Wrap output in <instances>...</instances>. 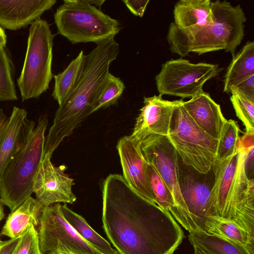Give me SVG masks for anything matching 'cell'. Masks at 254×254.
Masks as SVG:
<instances>
[{"instance_id": "1", "label": "cell", "mask_w": 254, "mask_h": 254, "mask_svg": "<svg viewBox=\"0 0 254 254\" xmlns=\"http://www.w3.org/2000/svg\"><path fill=\"white\" fill-rule=\"evenodd\" d=\"M104 231L120 254H173L184 233L170 212L141 197L122 175L103 184Z\"/></svg>"}, {"instance_id": "2", "label": "cell", "mask_w": 254, "mask_h": 254, "mask_svg": "<svg viewBox=\"0 0 254 254\" xmlns=\"http://www.w3.org/2000/svg\"><path fill=\"white\" fill-rule=\"evenodd\" d=\"M111 38L97 44L84 55L80 77L67 100L57 110L53 124L45 137L44 153L52 155L65 137L70 136L92 111L110 73L111 63L119 53Z\"/></svg>"}, {"instance_id": "3", "label": "cell", "mask_w": 254, "mask_h": 254, "mask_svg": "<svg viewBox=\"0 0 254 254\" xmlns=\"http://www.w3.org/2000/svg\"><path fill=\"white\" fill-rule=\"evenodd\" d=\"M213 21L201 29L184 32L170 23L167 39L172 53L186 57L190 53L198 55L224 50L235 55L244 36L247 18L240 5L227 1H212Z\"/></svg>"}, {"instance_id": "4", "label": "cell", "mask_w": 254, "mask_h": 254, "mask_svg": "<svg viewBox=\"0 0 254 254\" xmlns=\"http://www.w3.org/2000/svg\"><path fill=\"white\" fill-rule=\"evenodd\" d=\"M47 114L41 116L26 145L7 165L0 179V201L11 212L33 193L34 177L44 157Z\"/></svg>"}, {"instance_id": "5", "label": "cell", "mask_w": 254, "mask_h": 254, "mask_svg": "<svg viewBox=\"0 0 254 254\" xmlns=\"http://www.w3.org/2000/svg\"><path fill=\"white\" fill-rule=\"evenodd\" d=\"M54 13L58 33L71 43L98 44L115 36L120 22L84 0H64Z\"/></svg>"}, {"instance_id": "6", "label": "cell", "mask_w": 254, "mask_h": 254, "mask_svg": "<svg viewBox=\"0 0 254 254\" xmlns=\"http://www.w3.org/2000/svg\"><path fill=\"white\" fill-rule=\"evenodd\" d=\"M54 35L49 24L39 18L30 25L26 52L17 83L22 101L38 99L49 87Z\"/></svg>"}, {"instance_id": "7", "label": "cell", "mask_w": 254, "mask_h": 254, "mask_svg": "<svg viewBox=\"0 0 254 254\" xmlns=\"http://www.w3.org/2000/svg\"><path fill=\"white\" fill-rule=\"evenodd\" d=\"M181 99L174 109L168 137L183 163L206 175L216 161L218 140L204 132L184 108Z\"/></svg>"}, {"instance_id": "8", "label": "cell", "mask_w": 254, "mask_h": 254, "mask_svg": "<svg viewBox=\"0 0 254 254\" xmlns=\"http://www.w3.org/2000/svg\"><path fill=\"white\" fill-rule=\"evenodd\" d=\"M245 158V147L239 142L232 156L222 161H215L208 216L234 221L237 204L247 185Z\"/></svg>"}, {"instance_id": "9", "label": "cell", "mask_w": 254, "mask_h": 254, "mask_svg": "<svg viewBox=\"0 0 254 254\" xmlns=\"http://www.w3.org/2000/svg\"><path fill=\"white\" fill-rule=\"evenodd\" d=\"M220 70L217 64L192 63L183 59L167 61L155 77L159 95L191 98Z\"/></svg>"}, {"instance_id": "10", "label": "cell", "mask_w": 254, "mask_h": 254, "mask_svg": "<svg viewBox=\"0 0 254 254\" xmlns=\"http://www.w3.org/2000/svg\"><path fill=\"white\" fill-rule=\"evenodd\" d=\"M60 204L57 203L44 208L38 231L40 254H102L65 220Z\"/></svg>"}, {"instance_id": "11", "label": "cell", "mask_w": 254, "mask_h": 254, "mask_svg": "<svg viewBox=\"0 0 254 254\" xmlns=\"http://www.w3.org/2000/svg\"><path fill=\"white\" fill-rule=\"evenodd\" d=\"M147 162L157 171L170 190L175 201L178 222L184 225L185 206L179 183L178 155L168 136L151 135L141 142Z\"/></svg>"}, {"instance_id": "12", "label": "cell", "mask_w": 254, "mask_h": 254, "mask_svg": "<svg viewBox=\"0 0 254 254\" xmlns=\"http://www.w3.org/2000/svg\"><path fill=\"white\" fill-rule=\"evenodd\" d=\"M52 156L46 154L34 177L33 192L44 207L59 202L72 204L76 197L72 191L73 179L64 173V166H55Z\"/></svg>"}, {"instance_id": "13", "label": "cell", "mask_w": 254, "mask_h": 254, "mask_svg": "<svg viewBox=\"0 0 254 254\" xmlns=\"http://www.w3.org/2000/svg\"><path fill=\"white\" fill-rule=\"evenodd\" d=\"M141 145V142L131 134L121 137L118 141L117 149L123 169V177L131 189L139 196L156 204L149 182L147 162Z\"/></svg>"}, {"instance_id": "14", "label": "cell", "mask_w": 254, "mask_h": 254, "mask_svg": "<svg viewBox=\"0 0 254 254\" xmlns=\"http://www.w3.org/2000/svg\"><path fill=\"white\" fill-rule=\"evenodd\" d=\"M179 183L185 206L183 227L190 233L202 230L208 215L211 187L179 167Z\"/></svg>"}, {"instance_id": "15", "label": "cell", "mask_w": 254, "mask_h": 254, "mask_svg": "<svg viewBox=\"0 0 254 254\" xmlns=\"http://www.w3.org/2000/svg\"><path fill=\"white\" fill-rule=\"evenodd\" d=\"M162 96L144 97L143 106L131 134L140 142L151 135L167 136L169 134L173 111L180 100L171 101Z\"/></svg>"}, {"instance_id": "16", "label": "cell", "mask_w": 254, "mask_h": 254, "mask_svg": "<svg viewBox=\"0 0 254 254\" xmlns=\"http://www.w3.org/2000/svg\"><path fill=\"white\" fill-rule=\"evenodd\" d=\"M35 127L25 109L13 107L0 138V179L7 165L26 145Z\"/></svg>"}, {"instance_id": "17", "label": "cell", "mask_w": 254, "mask_h": 254, "mask_svg": "<svg viewBox=\"0 0 254 254\" xmlns=\"http://www.w3.org/2000/svg\"><path fill=\"white\" fill-rule=\"evenodd\" d=\"M56 0H0V26L17 30L31 25L51 9Z\"/></svg>"}, {"instance_id": "18", "label": "cell", "mask_w": 254, "mask_h": 254, "mask_svg": "<svg viewBox=\"0 0 254 254\" xmlns=\"http://www.w3.org/2000/svg\"><path fill=\"white\" fill-rule=\"evenodd\" d=\"M183 106L194 122L204 132L218 140L223 126L227 121L220 105L203 90L187 101Z\"/></svg>"}, {"instance_id": "19", "label": "cell", "mask_w": 254, "mask_h": 254, "mask_svg": "<svg viewBox=\"0 0 254 254\" xmlns=\"http://www.w3.org/2000/svg\"><path fill=\"white\" fill-rule=\"evenodd\" d=\"M210 0H181L173 10L176 27L184 32L198 30L213 21Z\"/></svg>"}, {"instance_id": "20", "label": "cell", "mask_w": 254, "mask_h": 254, "mask_svg": "<svg viewBox=\"0 0 254 254\" xmlns=\"http://www.w3.org/2000/svg\"><path fill=\"white\" fill-rule=\"evenodd\" d=\"M44 208L36 198L30 196L8 215L0 235L10 239L20 237L31 227L39 225Z\"/></svg>"}, {"instance_id": "21", "label": "cell", "mask_w": 254, "mask_h": 254, "mask_svg": "<svg viewBox=\"0 0 254 254\" xmlns=\"http://www.w3.org/2000/svg\"><path fill=\"white\" fill-rule=\"evenodd\" d=\"M202 231L239 245L254 254V237L233 221L209 215Z\"/></svg>"}, {"instance_id": "22", "label": "cell", "mask_w": 254, "mask_h": 254, "mask_svg": "<svg viewBox=\"0 0 254 254\" xmlns=\"http://www.w3.org/2000/svg\"><path fill=\"white\" fill-rule=\"evenodd\" d=\"M224 78L223 92L230 93L237 84L254 74V42L248 41L232 57Z\"/></svg>"}, {"instance_id": "23", "label": "cell", "mask_w": 254, "mask_h": 254, "mask_svg": "<svg viewBox=\"0 0 254 254\" xmlns=\"http://www.w3.org/2000/svg\"><path fill=\"white\" fill-rule=\"evenodd\" d=\"M61 211L65 220L88 244L102 254H120L116 249L96 232L81 216L70 210L66 204H60Z\"/></svg>"}, {"instance_id": "24", "label": "cell", "mask_w": 254, "mask_h": 254, "mask_svg": "<svg viewBox=\"0 0 254 254\" xmlns=\"http://www.w3.org/2000/svg\"><path fill=\"white\" fill-rule=\"evenodd\" d=\"M84 56L83 51H81L64 71L54 75L55 85L52 95L59 106L65 103L75 87L81 74Z\"/></svg>"}, {"instance_id": "25", "label": "cell", "mask_w": 254, "mask_h": 254, "mask_svg": "<svg viewBox=\"0 0 254 254\" xmlns=\"http://www.w3.org/2000/svg\"><path fill=\"white\" fill-rule=\"evenodd\" d=\"M189 240L206 254H252L239 245L203 231L190 233Z\"/></svg>"}, {"instance_id": "26", "label": "cell", "mask_w": 254, "mask_h": 254, "mask_svg": "<svg viewBox=\"0 0 254 254\" xmlns=\"http://www.w3.org/2000/svg\"><path fill=\"white\" fill-rule=\"evenodd\" d=\"M147 171L155 203L163 210L170 212L177 221L178 213L175 201L168 187L155 168L148 163Z\"/></svg>"}, {"instance_id": "27", "label": "cell", "mask_w": 254, "mask_h": 254, "mask_svg": "<svg viewBox=\"0 0 254 254\" xmlns=\"http://www.w3.org/2000/svg\"><path fill=\"white\" fill-rule=\"evenodd\" d=\"M14 76L11 58L5 47H0V102L17 100Z\"/></svg>"}, {"instance_id": "28", "label": "cell", "mask_w": 254, "mask_h": 254, "mask_svg": "<svg viewBox=\"0 0 254 254\" xmlns=\"http://www.w3.org/2000/svg\"><path fill=\"white\" fill-rule=\"evenodd\" d=\"M240 130L237 123L233 120L225 122L218 140L216 160L222 161L236 151L240 140Z\"/></svg>"}, {"instance_id": "29", "label": "cell", "mask_w": 254, "mask_h": 254, "mask_svg": "<svg viewBox=\"0 0 254 254\" xmlns=\"http://www.w3.org/2000/svg\"><path fill=\"white\" fill-rule=\"evenodd\" d=\"M125 88V85L123 81L110 72L106 83L94 105L92 112L116 104Z\"/></svg>"}, {"instance_id": "30", "label": "cell", "mask_w": 254, "mask_h": 254, "mask_svg": "<svg viewBox=\"0 0 254 254\" xmlns=\"http://www.w3.org/2000/svg\"><path fill=\"white\" fill-rule=\"evenodd\" d=\"M230 100L237 117L243 123L246 132L254 131V101L234 89L230 91Z\"/></svg>"}, {"instance_id": "31", "label": "cell", "mask_w": 254, "mask_h": 254, "mask_svg": "<svg viewBox=\"0 0 254 254\" xmlns=\"http://www.w3.org/2000/svg\"><path fill=\"white\" fill-rule=\"evenodd\" d=\"M14 254H40L38 231L31 227L22 236Z\"/></svg>"}, {"instance_id": "32", "label": "cell", "mask_w": 254, "mask_h": 254, "mask_svg": "<svg viewBox=\"0 0 254 254\" xmlns=\"http://www.w3.org/2000/svg\"><path fill=\"white\" fill-rule=\"evenodd\" d=\"M232 89L236 90L248 99L254 101V74L243 80Z\"/></svg>"}, {"instance_id": "33", "label": "cell", "mask_w": 254, "mask_h": 254, "mask_svg": "<svg viewBox=\"0 0 254 254\" xmlns=\"http://www.w3.org/2000/svg\"><path fill=\"white\" fill-rule=\"evenodd\" d=\"M123 2L133 15L142 17L146 9L149 0H124Z\"/></svg>"}, {"instance_id": "34", "label": "cell", "mask_w": 254, "mask_h": 254, "mask_svg": "<svg viewBox=\"0 0 254 254\" xmlns=\"http://www.w3.org/2000/svg\"><path fill=\"white\" fill-rule=\"evenodd\" d=\"M20 239V237H18L5 241L4 243L0 247V254H14Z\"/></svg>"}, {"instance_id": "35", "label": "cell", "mask_w": 254, "mask_h": 254, "mask_svg": "<svg viewBox=\"0 0 254 254\" xmlns=\"http://www.w3.org/2000/svg\"><path fill=\"white\" fill-rule=\"evenodd\" d=\"M7 118L2 109L0 108V138L7 122Z\"/></svg>"}, {"instance_id": "36", "label": "cell", "mask_w": 254, "mask_h": 254, "mask_svg": "<svg viewBox=\"0 0 254 254\" xmlns=\"http://www.w3.org/2000/svg\"><path fill=\"white\" fill-rule=\"evenodd\" d=\"M6 41L7 37L4 29L0 26V47L5 48Z\"/></svg>"}, {"instance_id": "37", "label": "cell", "mask_w": 254, "mask_h": 254, "mask_svg": "<svg viewBox=\"0 0 254 254\" xmlns=\"http://www.w3.org/2000/svg\"><path fill=\"white\" fill-rule=\"evenodd\" d=\"M4 216V213L3 211L2 204L0 201V221L3 218Z\"/></svg>"}, {"instance_id": "38", "label": "cell", "mask_w": 254, "mask_h": 254, "mask_svg": "<svg viewBox=\"0 0 254 254\" xmlns=\"http://www.w3.org/2000/svg\"><path fill=\"white\" fill-rule=\"evenodd\" d=\"M194 249V254H206L203 251L199 249L198 248L193 247Z\"/></svg>"}, {"instance_id": "39", "label": "cell", "mask_w": 254, "mask_h": 254, "mask_svg": "<svg viewBox=\"0 0 254 254\" xmlns=\"http://www.w3.org/2000/svg\"><path fill=\"white\" fill-rule=\"evenodd\" d=\"M5 241H1L0 239V247H1L4 243Z\"/></svg>"}, {"instance_id": "40", "label": "cell", "mask_w": 254, "mask_h": 254, "mask_svg": "<svg viewBox=\"0 0 254 254\" xmlns=\"http://www.w3.org/2000/svg\"></svg>"}]
</instances>
